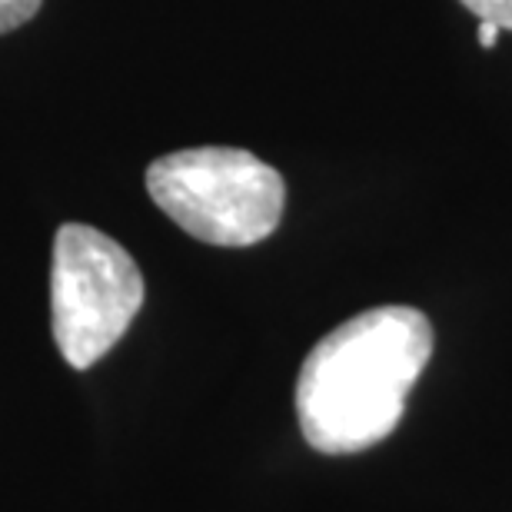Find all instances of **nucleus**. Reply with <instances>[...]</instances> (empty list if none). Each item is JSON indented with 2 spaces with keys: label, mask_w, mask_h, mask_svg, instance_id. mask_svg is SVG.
<instances>
[{
  "label": "nucleus",
  "mask_w": 512,
  "mask_h": 512,
  "mask_svg": "<svg viewBox=\"0 0 512 512\" xmlns=\"http://www.w3.org/2000/svg\"><path fill=\"white\" fill-rule=\"evenodd\" d=\"M433 360V326L413 306H376L313 346L296 380V416L316 453H363L393 433Z\"/></svg>",
  "instance_id": "f257e3e1"
},
{
  "label": "nucleus",
  "mask_w": 512,
  "mask_h": 512,
  "mask_svg": "<svg viewBox=\"0 0 512 512\" xmlns=\"http://www.w3.org/2000/svg\"><path fill=\"white\" fill-rule=\"evenodd\" d=\"M147 193L193 240L253 247L280 227L286 183L280 170L237 147H190L147 167Z\"/></svg>",
  "instance_id": "f03ea898"
},
{
  "label": "nucleus",
  "mask_w": 512,
  "mask_h": 512,
  "mask_svg": "<svg viewBox=\"0 0 512 512\" xmlns=\"http://www.w3.org/2000/svg\"><path fill=\"white\" fill-rule=\"evenodd\" d=\"M143 273L114 237L64 223L50 260V323L60 356L90 370L120 343L143 306Z\"/></svg>",
  "instance_id": "7ed1b4c3"
},
{
  "label": "nucleus",
  "mask_w": 512,
  "mask_h": 512,
  "mask_svg": "<svg viewBox=\"0 0 512 512\" xmlns=\"http://www.w3.org/2000/svg\"><path fill=\"white\" fill-rule=\"evenodd\" d=\"M44 0H0V34L24 27L27 20H34Z\"/></svg>",
  "instance_id": "20e7f679"
},
{
  "label": "nucleus",
  "mask_w": 512,
  "mask_h": 512,
  "mask_svg": "<svg viewBox=\"0 0 512 512\" xmlns=\"http://www.w3.org/2000/svg\"><path fill=\"white\" fill-rule=\"evenodd\" d=\"M479 20H496L503 30H512V0H459Z\"/></svg>",
  "instance_id": "39448f33"
},
{
  "label": "nucleus",
  "mask_w": 512,
  "mask_h": 512,
  "mask_svg": "<svg viewBox=\"0 0 512 512\" xmlns=\"http://www.w3.org/2000/svg\"><path fill=\"white\" fill-rule=\"evenodd\" d=\"M499 34H503V27H499L496 20H479V44L483 47H496Z\"/></svg>",
  "instance_id": "423d86ee"
}]
</instances>
